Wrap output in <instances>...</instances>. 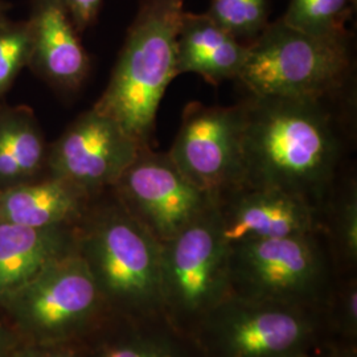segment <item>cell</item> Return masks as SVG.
I'll use <instances>...</instances> for the list:
<instances>
[{
  "label": "cell",
  "mask_w": 357,
  "mask_h": 357,
  "mask_svg": "<svg viewBox=\"0 0 357 357\" xmlns=\"http://www.w3.org/2000/svg\"><path fill=\"white\" fill-rule=\"evenodd\" d=\"M324 100L255 97L241 103L243 187L310 197L323 191L342 159V141Z\"/></svg>",
  "instance_id": "1"
},
{
  "label": "cell",
  "mask_w": 357,
  "mask_h": 357,
  "mask_svg": "<svg viewBox=\"0 0 357 357\" xmlns=\"http://www.w3.org/2000/svg\"><path fill=\"white\" fill-rule=\"evenodd\" d=\"M184 0H142L113 75L94 109L109 115L142 147L150 146L159 105L176 75Z\"/></svg>",
  "instance_id": "2"
},
{
  "label": "cell",
  "mask_w": 357,
  "mask_h": 357,
  "mask_svg": "<svg viewBox=\"0 0 357 357\" xmlns=\"http://www.w3.org/2000/svg\"><path fill=\"white\" fill-rule=\"evenodd\" d=\"M351 40V32L311 35L275 20L248 44L237 79L255 97L326 100L352 69Z\"/></svg>",
  "instance_id": "3"
},
{
  "label": "cell",
  "mask_w": 357,
  "mask_h": 357,
  "mask_svg": "<svg viewBox=\"0 0 357 357\" xmlns=\"http://www.w3.org/2000/svg\"><path fill=\"white\" fill-rule=\"evenodd\" d=\"M243 139L241 103H191L168 155L193 185L218 199L243 187Z\"/></svg>",
  "instance_id": "4"
},
{
  "label": "cell",
  "mask_w": 357,
  "mask_h": 357,
  "mask_svg": "<svg viewBox=\"0 0 357 357\" xmlns=\"http://www.w3.org/2000/svg\"><path fill=\"white\" fill-rule=\"evenodd\" d=\"M84 249L96 280L115 296L142 303L162 295V243L125 208L103 216Z\"/></svg>",
  "instance_id": "5"
},
{
  "label": "cell",
  "mask_w": 357,
  "mask_h": 357,
  "mask_svg": "<svg viewBox=\"0 0 357 357\" xmlns=\"http://www.w3.org/2000/svg\"><path fill=\"white\" fill-rule=\"evenodd\" d=\"M217 200L172 238L162 243L160 294L183 312L216 302L229 270Z\"/></svg>",
  "instance_id": "6"
},
{
  "label": "cell",
  "mask_w": 357,
  "mask_h": 357,
  "mask_svg": "<svg viewBox=\"0 0 357 357\" xmlns=\"http://www.w3.org/2000/svg\"><path fill=\"white\" fill-rule=\"evenodd\" d=\"M114 187L125 209L160 243H166L216 202L185 178L168 153L142 147Z\"/></svg>",
  "instance_id": "7"
},
{
  "label": "cell",
  "mask_w": 357,
  "mask_h": 357,
  "mask_svg": "<svg viewBox=\"0 0 357 357\" xmlns=\"http://www.w3.org/2000/svg\"><path fill=\"white\" fill-rule=\"evenodd\" d=\"M141 149L113 118L93 107L53 143L47 166L52 176L89 193L114 185Z\"/></svg>",
  "instance_id": "8"
},
{
  "label": "cell",
  "mask_w": 357,
  "mask_h": 357,
  "mask_svg": "<svg viewBox=\"0 0 357 357\" xmlns=\"http://www.w3.org/2000/svg\"><path fill=\"white\" fill-rule=\"evenodd\" d=\"M13 296L22 314L43 331H60L84 319L96 305L97 280L85 257L64 253Z\"/></svg>",
  "instance_id": "9"
},
{
  "label": "cell",
  "mask_w": 357,
  "mask_h": 357,
  "mask_svg": "<svg viewBox=\"0 0 357 357\" xmlns=\"http://www.w3.org/2000/svg\"><path fill=\"white\" fill-rule=\"evenodd\" d=\"M310 234L230 245L229 262L265 299H287L308 290L319 274V252Z\"/></svg>",
  "instance_id": "10"
},
{
  "label": "cell",
  "mask_w": 357,
  "mask_h": 357,
  "mask_svg": "<svg viewBox=\"0 0 357 357\" xmlns=\"http://www.w3.org/2000/svg\"><path fill=\"white\" fill-rule=\"evenodd\" d=\"M228 211L218 206L221 231L228 245L311 233L314 215L301 196L277 188L241 187Z\"/></svg>",
  "instance_id": "11"
},
{
  "label": "cell",
  "mask_w": 357,
  "mask_h": 357,
  "mask_svg": "<svg viewBox=\"0 0 357 357\" xmlns=\"http://www.w3.org/2000/svg\"><path fill=\"white\" fill-rule=\"evenodd\" d=\"M307 336L306 320L271 303L243 305L221 326V339L233 357H293Z\"/></svg>",
  "instance_id": "12"
},
{
  "label": "cell",
  "mask_w": 357,
  "mask_h": 357,
  "mask_svg": "<svg viewBox=\"0 0 357 357\" xmlns=\"http://www.w3.org/2000/svg\"><path fill=\"white\" fill-rule=\"evenodd\" d=\"M29 63L54 85L77 89L89 72V56L61 0H36Z\"/></svg>",
  "instance_id": "13"
},
{
  "label": "cell",
  "mask_w": 357,
  "mask_h": 357,
  "mask_svg": "<svg viewBox=\"0 0 357 357\" xmlns=\"http://www.w3.org/2000/svg\"><path fill=\"white\" fill-rule=\"evenodd\" d=\"M248 45L233 38L208 13H184L176 44V75L195 73L217 85L237 79Z\"/></svg>",
  "instance_id": "14"
},
{
  "label": "cell",
  "mask_w": 357,
  "mask_h": 357,
  "mask_svg": "<svg viewBox=\"0 0 357 357\" xmlns=\"http://www.w3.org/2000/svg\"><path fill=\"white\" fill-rule=\"evenodd\" d=\"M86 195L56 176L3 188L0 221L28 228L61 227L79 215Z\"/></svg>",
  "instance_id": "15"
},
{
  "label": "cell",
  "mask_w": 357,
  "mask_h": 357,
  "mask_svg": "<svg viewBox=\"0 0 357 357\" xmlns=\"http://www.w3.org/2000/svg\"><path fill=\"white\" fill-rule=\"evenodd\" d=\"M61 227L28 228L0 221V295H13L66 253Z\"/></svg>",
  "instance_id": "16"
},
{
  "label": "cell",
  "mask_w": 357,
  "mask_h": 357,
  "mask_svg": "<svg viewBox=\"0 0 357 357\" xmlns=\"http://www.w3.org/2000/svg\"><path fill=\"white\" fill-rule=\"evenodd\" d=\"M48 149L31 112H0V190L31 181L47 165Z\"/></svg>",
  "instance_id": "17"
},
{
  "label": "cell",
  "mask_w": 357,
  "mask_h": 357,
  "mask_svg": "<svg viewBox=\"0 0 357 357\" xmlns=\"http://www.w3.org/2000/svg\"><path fill=\"white\" fill-rule=\"evenodd\" d=\"M355 7L356 0H290L281 20L311 35H344Z\"/></svg>",
  "instance_id": "18"
},
{
  "label": "cell",
  "mask_w": 357,
  "mask_h": 357,
  "mask_svg": "<svg viewBox=\"0 0 357 357\" xmlns=\"http://www.w3.org/2000/svg\"><path fill=\"white\" fill-rule=\"evenodd\" d=\"M206 13L243 44H250L268 24V0H212Z\"/></svg>",
  "instance_id": "19"
},
{
  "label": "cell",
  "mask_w": 357,
  "mask_h": 357,
  "mask_svg": "<svg viewBox=\"0 0 357 357\" xmlns=\"http://www.w3.org/2000/svg\"><path fill=\"white\" fill-rule=\"evenodd\" d=\"M32 38L29 22L0 24V96L13 85V79L31 60Z\"/></svg>",
  "instance_id": "20"
},
{
  "label": "cell",
  "mask_w": 357,
  "mask_h": 357,
  "mask_svg": "<svg viewBox=\"0 0 357 357\" xmlns=\"http://www.w3.org/2000/svg\"><path fill=\"white\" fill-rule=\"evenodd\" d=\"M77 31H82L96 20L102 0H61Z\"/></svg>",
  "instance_id": "21"
},
{
  "label": "cell",
  "mask_w": 357,
  "mask_h": 357,
  "mask_svg": "<svg viewBox=\"0 0 357 357\" xmlns=\"http://www.w3.org/2000/svg\"><path fill=\"white\" fill-rule=\"evenodd\" d=\"M342 241L349 255H356L357 250V208L356 197H351L345 203L340 218Z\"/></svg>",
  "instance_id": "22"
},
{
  "label": "cell",
  "mask_w": 357,
  "mask_h": 357,
  "mask_svg": "<svg viewBox=\"0 0 357 357\" xmlns=\"http://www.w3.org/2000/svg\"><path fill=\"white\" fill-rule=\"evenodd\" d=\"M105 357H172V355L155 345L128 344L109 349Z\"/></svg>",
  "instance_id": "23"
},
{
  "label": "cell",
  "mask_w": 357,
  "mask_h": 357,
  "mask_svg": "<svg viewBox=\"0 0 357 357\" xmlns=\"http://www.w3.org/2000/svg\"><path fill=\"white\" fill-rule=\"evenodd\" d=\"M345 312H347V319L348 323L354 327L356 324L357 319V294L356 291H351L348 293L347 296V302H345Z\"/></svg>",
  "instance_id": "24"
},
{
  "label": "cell",
  "mask_w": 357,
  "mask_h": 357,
  "mask_svg": "<svg viewBox=\"0 0 357 357\" xmlns=\"http://www.w3.org/2000/svg\"><path fill=\"white\" fill-rule=\"evenodd\" d=\"M4 20H6V17L3 16V13H1V7H0V24H1Z\"/></svg>",
  "instance_id": "25"
},
{
  "label": "cell",
  "mask_w": 357,
  "mask_h": 357,
  "mask_svg": "<svg viewBox=\"0 0 357 357\" xmlns=\"http://www.w3.org/2000/svg\"><path fill=\"white\" fill-rule=\"evenodd\" d=\"M48 357H70V356H68V355H53V356H48Z\"/></svg>",
  "instance_id": "26"
},
{
  "label": "cell",
  "mask_w": 357,
  "mask_h": 357,
  "mask_svg": "<svg viewBox=\"0 0 357 357\" xmlns=\"http://www.w3.org/2000/svg\"><path fill=\"white\" fill-rule=\"evenodd\" d=\"M348 357H355V356H348Z\"/></svg>",
  "instance_id": "27"
}]
</instances>
